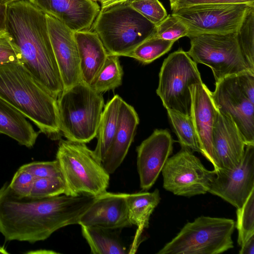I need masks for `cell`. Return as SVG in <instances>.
I'll list each match as a JSON object with an SVG mask.
<instances>
[{
  "label": "cell",
  "instance_id": "33",
  "mask_svg": "<svg viewBox=\"0 0 254 254\" xmlns=\"http://www.w3.org/2000/svg\"><path fill=\"white\" fill-rule=\"evenodd\" d=\"M62 178H35L30 195L36 197H49L64 193Z\"/></svg>",
  "mask_w": 254,
  "mask_h": 254
},
{
  "label": "cell",
  "instance_id": "20",
  "mask_svg": "<svg viewBox=\"0 0 254 254\" xmlns=\"http://www.w3.org/2000/svg\"><path fill=\"white\" fill-rule=\"evenodd\" d=\"M139 121L138 116L134 108L123 100L118 127L102 161L104 167L110 175L116 171L126 157L133 140Z\"/></svg>",
  "mask_w": 254,
  "mask_h": 254
},
{
  "label": "cell",
  "instance_id": "16",
  "mask_svg": "<svg viewBox=\"0 0 254 254\" xmlns=\"http://www.w3.org/2000/svg\"><path fill=\"white\" fill-rule=\"evenodd\" d=\"M191 106L190 117L198 140L201 153L213 166L216 163L212 142V133L217 110L211 98L210 91L203 82L190 87Z\"/></svg>",
  "mask_w": 254,
  "mask_h": 254
},
{
  "label": "cell",
  "instance_id": "38",
  "mask_svg": "<svg viewBox=\"0 0 254 254\" xmlns=\"http://www.w3.org/2000/svg\"><path fill=\"white\" fill-rule=\"evenodd\" d=\"M240 86L248 98L254 103V73L251 72L237 74Z\"/></svg>",
  "mask_w": 254,
  "mask_h": 254
},
{
  "label": "cell",
  "instance_id": "27",
  "mask_svg": "<svg viewBox=\"0 0 254 254\" xmlns=\"http://www.w3.org/2000/svg\"><path fill=\"white\" fill-rule=\"evenodd\" d=\"M174 131L182 147L201 153L198 140L190 116L167 110Z\"/></svg>",
  "mask_w": 254,
  "mask_h": 254
},
{
  "label": "cell",
  "instance_id": "19",
  "mask_svg": "<svg viewBox=\"0 0 254 254\" xmlns=\"http://www.w3.org/2000/svg\"><path fill=\"white\" fill-rule=\"evenodd\" d=\"M73 32L89 30L100 7L92 0H29Z\"/></svg>",
  "mask_w": 254,
  "mask_h": 254
},
{
  "label": "cell",
  "instance_id": "37",
  "mask_svg": "<svg viewBox=\"0 0 254 254\" xmlns=\"http://www.w3.org/2000/svg\"><path fill=\"white\" fill-rule=\"evenodd\" d=\"M170 3L173 12L184 7L203 4L242 3L254 5V0H173Z\"/></svg>",
  "mask_w": 254,
  "mask_h": 254
},
{
  "label": "cell",
  "instance_id": "44",
  "mask_svg": "<svg viewBox=\"0 0 254 254\" xmlns=\"http://www.w3.org/2000/svg\"><path fill=\"white\" fill-rule=\"evenodd\" d=\"M17 0H7L5 3V4L6 5L9 3H11L13 1H17Z\"/></svg>",
  "mask_w": 254,
  "mask_h": 254
},
{
  "label": "cell",
  "instance_id": "28",
  "mask_svg": "<svg viewBox=\"0 0 254 254\" xmlns=\"http://www.w3.org/2000/svg\"><path fill=\"white\" fill-rule=\"evenodd\" d=\"M175 42L161 39L154 33L138 45L127 57L148 64L169 51Z\"/></svg>",
  "mask_w": 254,
  "mask_h": 254
},
{
  "label": "cell",
  "instance_id": "11",
  "mask_svg": "<svg viewBox=\"0 0 254 254\" xmlns=\"http://www.w3.org/2000/svg\"><path fill=\"white\" fill-rule=\"evenodd\" d=\"M162 173L166 190L187 197L207 192L216 174L215 170H207L192 151L184 147L168 159Z\"/></svg>",
  "mask_w": 254,
  "mask_h": 254
},
{
  "label": "cell",
  "instance_id": "36",
  "mask_svg": "<svg viewBox=\"0 0 254 254\" xmlns=\"http://www.w3.org/2000/svg\"><path fill=\"white\" fill-rule=\"evenodd\" d=\"M35 177L29 172L19 168L9 183L10 189L16 193L23 196L30 195Z\"/></svg>",
  "mask_w": 254,
  "mask_h": 254
},
{
  "label": "cell",
  "instance_id": "23",
  "mask_svg": "<svg viewBox=\"0 0 254 254\" xmlns=\"http://www.w3.org/2000/svg\"><path fill=\"white\" fill-rule=\"evenodd\" d=\"M0 133L8 136L20 144L32 147L38 133L27 118L17 109L0 97Z\"/></svg>",
  "mask_w": 254,
  "mask_h": 254
},
{
  "label": "cell",
  "instance_id": "15",
  "mask_svg": "<svg viewBox=\"0 0 254 254\" xmlns=\"http://www.w3.org/2000/svg\"><path fill=\"white\" fill-rule=\"evenodd\" d=\"M173 139L166 129H156L136 148L137 169L142 190H149L173 152Z\"/></svg>",
  "mask_w": 254,
  "mask_h": 254
},
{
  "label": "cell",
  "instance_id": "39",
  "mask_svg": "<svg viewBox=\"0 0 254 254\" xmlns=\"http://www.w3.org/2000/svg\"><path fill=\"white\" fill-rule=\"evenodd\" d=\"M240 254H254V235L247 240L241 246Z\"/></svg>",
  "mask_w": 254,
  "mask_h": 254
},
{
  "label": "cell",
  "instance_id": "2",
  "mask_svg": "<svg viewBox=\"0 0 254 254\" xmlns=\"http://www.w3.org/2000/svg\"><path fill=\"white\" fill-rule=\"evenodd\" d=\"M5 24L20 50L22 64L57 99L64 88L45 13L29 0L13 1L6 4Z\"/></svg>",
  "mask_w": 254,
  "mask_h": 254
},
{
  "label": "cell",
  "instance_id": "30",
  "mask_svg": "<svg viewBox=\"0 0 254 254\" xmlns=\"http://www.w3.org/2000/svg\"><path fill=\"white\" fill-rule=\"evenodd\" d=\"M238 243L241 246L247 240L254 235V190L247 198L243 205L237 209Z\"/></svg>",
  "mask_w": 254,
  "mask_h": 254
},
{
  "label": "cell",
  "instance_id": "22",
  "mask_svg": "<svg viewBox=\"0 0 254 254\" xmlns=\"http://www.w3.org/2000/svg\"><path fill=\"white\" fill-rule=\"evenodd\" d=\"M129 222L135 225L137 229L128 254L136 252L140 243L143 230L149 226L151 215L160 201L159 191L155 189L152 192H139L126 193Z\"/></svg>",
  "mask_w": 254,
  "mask_h": 254
},
{
  "label": "cell",
  "instance_id": "32",
  "mask_svg": "<svg viewBox=\"0 0 254 254\" xmlns=\"http://www.w3.org/2000/svg\"><path fill=\"white\" fill-rule=\"evenodd\" d=\"M130 6L156 25L168 15L167 12L159 0H132Z\"/></svg>",
  "mask_w": 254,
  "mask_h": 254
},
{
  "label": "cell",
  "instance_id": "8",
  "mask_svg": "<svg viewBox=\"0 0 254 254\" xmlns=\"http://www.w3.org/2000/svg\"><path fill=\"white\" fill-rule=\"evenodd\" d=\"M156 93L166 110L190 116L189 87L202 82L195 63L187 52L179 49L170 54L162 65Z\"/></svg>",
  "mask_w": 254,
  "mask_h": 254
},
{
  "label": "cell",
  "instance_id": "4",
  "mask_svg": "<svg viewBox=\"0 0 254 254\" xmlns=\"http://www.w3.org/2000/svg\"><path fill=\"white\" fill-rule=\"evenodd\" d=\"M56 159L64 181V194L96 197L107 191L110 174L85 143L61 139Z\"/></svg>",
  "mask_w": 254,
  "mask_h": 254
},
{
  "label": "cell",
  "instance_id": "24",
  "mask_svg": "<svg viewBox=\"0 0 254 254\" xmlns=\"http://www.w3.org/2000/svg\"><path fill=\"white\" fill-rule=\"evenodd\" d=\"M123 99L115 95L104 106L97 131L96 156L103 161L115 135Z\"/></svg>",
  "mask_w": 254,
  "mask_h": 254
},
{
  "label": "cell",
  "instance_id": "45",
  "mask_svg": "<svg viewBox=\"0 0 254 254\" xmlns=\"http://www.w3.org/2000/svg\"><path fill=\"white\" fill-rule=\"evenodd\" d=\"M7 0H0V3L5 4V3Z\"/></svg>",
  "mask_w": 254,
  "mask_h": 254
},
{
  "label": "cell",
  "instance_id": "6",
  "mask_svg": "<svg viewBox=\"0 0 254 254\" xmlns=\"http://www.w3.org/2000/svg\"><path fill=\"white\" fill-rule=\"evenodd\" d=\"M60 130L66 139L86 143L97 136L104 100L83 81L64 90L57 98Z\"/></svg>",
  "mask_w": 254,
  "mask_h": 254
},
{
  "label": "cell",
  "instance_id": "1",
  "mask_svg": "<svg viewBox=\"0 0 254 254\" xmlns=\"http://www.w3.org/2000/svg\"><path fill=\"white\" fill-rule=\"evenodd\" d=\"M94 198L64 194L43 198L23 196L6 183L0 188V233L6 241H44L63 227L78 224Z\"/></svg>",
  "mask_w": 254,
  "mask_h": 254
},
{
  "label": "cell",
  "instance_id": "5",
  "mask_svg": "<svg viewBox=\"0 0 254 254\" xmlns=\"http://www.w3.org/2000/svg\"><path fill=\"white\" fill-rule=\"evenodd\" d=\"M92 26L108 54L118 57H127L155 30V25L128 2L100 9Z\"/></svg>",
  "mask_w": 254,
  "mask_h": 254
},
{
  "label": "cell",
  "instance_id": "3",
  "mask_svg": "<svg viewBox=\"0 0 254 254\" xmlns=\"http://www.w3.org/2000/svg\"><path fill=\"white\" fill-rule=\"evenodd\" d=\"M0 97L52 140L61 139L57 99L21 64H0Z\"/></svg>",
  "mask_w": 254,
  "mask_h": 254
},
{
  "label": "cell",
  "instance_id": "9",
  "mask_svg": "<svg viewBox=\"0 0 254 254\" xmlns=\"http://www.w3.org/2000/svg\"><path fill=\"white\" fill-rule=\"evenodd\" d=\"M188 55L196 64L209 67L215 83L224 78L251 72L242 54L238 32L225 34H202L189 37Z\"/></svg>",
  "mask_w": 254,
  "mask_h": 254
},
{
  "label": "cell",
  "instance_id": "40",
  "mask_svg": "<svg viewBox=\"0 0 254 254\" xmlns=\"http://www.w3.org/2000/svg\"><path fill=\"white\" fill-rule=\"evenodd\" d=\"M6 5L0 3V32L6 30Z\"/></svg>",
  "mask_w": 254,
  "mask_h": 254
},
{
  "label": "cell",
  "instance_id": "31",
  "mask_svg": "<svg viewBox=\"0 0 254 254\" xmlns=\"http://www.w3.org/2000/svg\"><path fill=\"white\" fill-rule=\"evenodd\" d=\"M188 34L187 26L172 13L155 25V35L164 40L176 41Z\"/></svg>",
  "mask_w": 254,
  "mask_h": 254
},
{
  "label": "cell",
  "instance_id": "12",
  "mask_svg": "<svg viewBox=\"0 0 254 254\" xmlns=\"http://www.w3.org/2000/svg\"><path fill=\"white\" fill-rule=\"evenodd\" d=\"M215 85L210 94L217 110L232 119L246 145L254 144V103L242 91L237 74L226 77Z\"/></svg>",
  "mask_w": 254,
  "mask_h": 254
},
{
  "label": "cell",
  "instance_id": "43",
  "mask_svg": "<svg viewBox=\"0 0 254 254\" xmlns=\"http://www.w3.org/2000/svg\"><path fill=\"white\" fill-rule=\"evenodd\" d=\"M8 253L3 248L0 247V254H7Z\"/></svg>",
  "mask_w": 254,
  "mask_h": 254
},
{
  "label": "cell",
  "instance_id": "41",
  "mask_svg": "<svg viewBox=\"0 0 254 254\" xmlns=\"http://www.w3.org/2000/svg\"><path fill=\"white\" fill-rule=\"evenodd\" d=\"M132 0H102L101 9H104L108 7L123 3L128 2Z\"/></svg>",
  "mask_w": 254,
  "mask_h": 254
},
{
  "label": "cell",
  "instance_id": "13",
  "mask_svg": "<svg viewBox=\"0 0 254 254\" xmlns=\"http://www.w3.org/2000/svg\"><path fill=\"white\" fill-rule=\"evenodd\" d=\"M216 173L208 192L237 209L241 207L254 190V144L246 145L243 157L236 167L219 168Z\"/></svg>",
  "mask_w": 254,
  "mask_h": 254
},
{
  "label": "cell",
  "instance_id": "34",
  "mask_svg": "<svg viewBox=\"0 0 254 254\" xmlns=\"http://www.w3.org/2000/svg\"><path fill=\"white\" fill-rule=\"evenodd\" d=\"M23 64L20 50L9 32L5 30L0 32V64Z\"/></svg>",
  "mask_w": 254,
  "mask_h": 254
},
{
  "label": "cell",
  "instance_id": "47",
  "mask_svg": "<svg viewBox=\"0 0 254 254\" xmlns=\"http://www.w3.org/2000/svg\"><path fill=\"white\" fill-rule=\"evenodd\" d=\"M173 0H169L170 2H171Z\"/></svg>",
  "mask_w": 254,
  "mask_h": 254
},
{
  "label": "cell",
  "instance_id": "29",
  "mask_svg": "<svg viewBox=\"0 0 254 254\" xmlns=\"http://www.w3.org/2000/svg\"><path fill=\"white\" fill-rule=\"evenodd\" d=\"M238 39L244 59L254 73V7L244 19L238 31Z\"/></svg>",
  "mask_w": 254,
  "mask_h": 254
},
{
  "label": "cell",
  "instance_id": "14",
  "mask_svg": "<svg viewBox=\"0 0 254 254\" xmlns=\"http://www.w3.org/2000/svg\"><path fill=\"white\" fill-rule=\"evenodd\" d=\"M45 14L50 39L65 90L82 81L74 32L55 17Z\"/></svg>",
  "mask_w": 254,
  "mask_h": 254
},
{
  "label": "cell",
  "instance_id": "42",
  "mask_svg": "<svg viewBox=\"0 0 254 254\" xmlns=\"http://www.w3.org/2000/svg\"><path fill=\"white\" fill-rule=\"evenodd\" d=\"M30 253H37V254H57V252L52 251H47V250H40V251H35L34 252H30Z\"/></svg>",
  "mask_w": 254,
  "mask_h": 254
},
{
  "label": "cell",
  "instance_id": "21",
  "mask_svg": "<svg viewBox=\"0 0 254 254\" xmlns=\"http://www.w3.org/2000/svg\"><path fill=\"white\" fill-rule=\"evenodd\" d=\"M74 36L80 57L81 80L90 86L108 54L98 34L93 30L76 31Z\"/></svg>",
  "mask_w": 254,
  "mask_h": 254
},
{
  "label": "cell",
  "instance_id": "10",
  "mask_svg": "<svg viewBox=\"0 0 254 254\" xmlns=\"http://www.w3.org/2000/svg\"><path fill=\"white\" fill-rule=\"evenodd\" d=\"M253 7L254 5L242 3L203 4L180 8L172 14L187 26L189 37L237 32Z\"/></svg>",
  "mask_w": 254,
  "mask_h": 254
},
{
  "label": "cell",
  "instance_id": "18",
  "mask_svg": "<svg viewBox=\"0 0 254 254\" xmlns=\"http://www.w3.org/2000/svg\"><path fill=\"white\" fill-rule=\"evenodd\" d=\"M212 142L219 169H233L240 163L246 144L232 119L218 110L213 130Z\"/></svg>",
  "mask_w": 254,
  "mask_h": 254
},
{
  "label": "cell",
  "instance_id": "7",
  "mask_svg": "<svg viewBox=\"0 0 254 254\" xmlns=\"http://www.w3.org/2000/svg\"><path fill=\"white\" fill-rule=\"evenodd\" d=\"M235 221L201 216L188 222L157 254H218L234 247Z\"/></svg>",
  "mask_w": 254,
  "mask_h": 254
},
{
  "label": "cell",
  "instance_id": "26",
  "mask_svg": "<svg viewBox=\"0 0 254 254\" xmlns=\"http://www.w3.org/2000/svg\"><path fill=\"white\" fill-rule=\"evenodd\" d=\"M123 73L119 57L108 54L103 66L90 86L101 94L114 90L122 85Z\"/></svg>",
  "mask_w": 254,
  "mask_h": 254
},
{
  "label": "cell",
  "instance_id": "25",
  "mask_svg": "<svg viewBox=\"0 0 254 254\" xmlns=\"http://www.w3.org/2000/svg\"><path fill=\"white\" fill-rule=\"evenodd\" d=\"M83 237L93 254H127L126 247L113 230L80 225Z\"/></svg>",
  "mask_w": 254,
  "mask_h": 254
},
{
  "label": "cell",
  "instance_id": "17",
  "mask_svg": "<svg viewBox=\"0 0 254 254\" xmlns=\"http://www.w3.org/2000/svg\"><path fill=\"white\" fill-rule=\"evenodd\" d=\"M78 224L116 230L132 226L128 216L126 193L106 191L80 216Z\"/></svg>",
  "mask_w": 254,
  "mask_h": 254
},
{
  "label": "cell",
  "instance_id": "46",
  "mask_svg": "<svg viewBox=\"0 0 254 254\" xmlns=\"http://www.w3.org/2000/svg\"><path fill=\"white\" fill-rule=\"evenodd\" d=\"M93 0L94 1H96H96H99L100 2L102 0Z\"/></svg>",
  "mask_w": 254,
  "mask_h": 254
},
{
  "label": "cell",
  "instance_id": "35",
  "mask_svg": "<svg viewBox=\"0 0 254 254\" xmlns=\"http://www.w3.org/2000/svg\"><path fill=\"white\" fill-rule=\"evenodd\" d=\"M31 173L35 178H62L60 166L56 159L52 161L35 162L20 167Z\"/></svg>",
  "mask_w": 254,
  "mask_h": 254
}]
</instances>
